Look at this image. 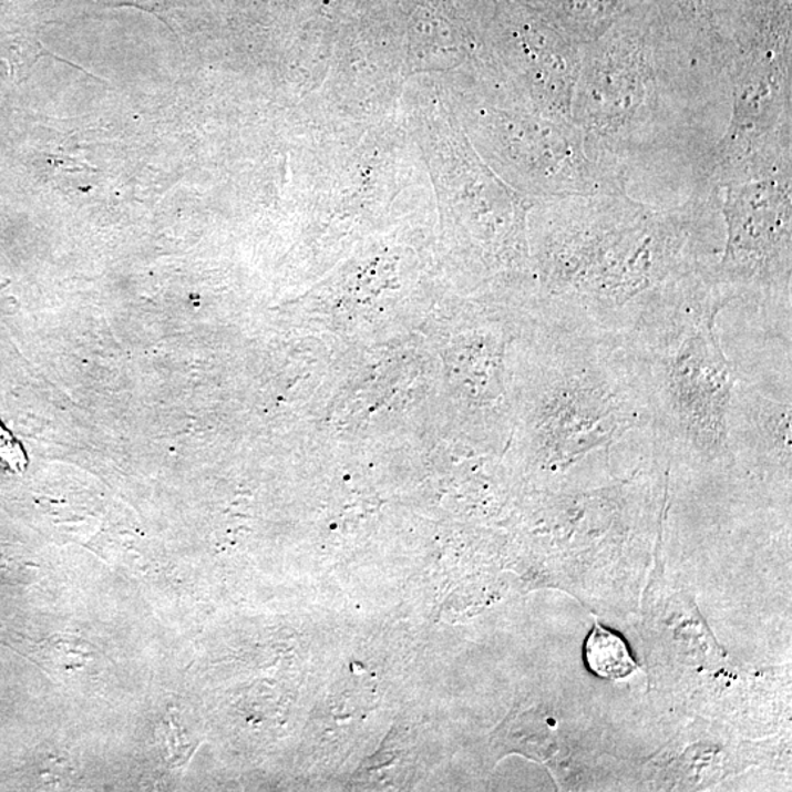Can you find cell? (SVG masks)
Wrapping results in <instances>:
<instances>
[{
	"instance_id": "cell-4",
	"label": "cell",
	"mask_w": 792,
	"mask_h": 792,
	"mask_svg": "<svg viewBox=\"0 0 792 792\" xmlns=\"http://www.w3.org/2000/svg\"><path fill=\"white\" fill-rule=\"evenodd\" d=\"M699 74L685 53L658 47L646 31H615L584 49L573 122L630 172L634 158L664 147L671 88Z\"/></svg>"
},
{
	"instance_id": "cell-2",
	"label": "cell",
	"mask_w": 792,
	"mask_h": 792,
	"mask_svg": "<svg viewBox=\"0 0 792 792\" xmlns=\"http://www.w3.org/2000/svg\"><path fill=\"white\" fill-rule=\"evenodd\" d=\"M526 434L543 467L555 472L650 430L645 388L626 348L613 338L542 317Z\"/></svg>"
},
{
	"instance_id": "cell-7",
	"label": "cell",
	"mask_w": 792,
	"mask_h": 792,
	"mask_svg": "<svg viewBox=\"0 0 792 792\" xmlns=\"http://www.w3.org/2000/svg\"><path fill=\"white\" fill-rule=\"evenodd\" d=\"M584 656L588 669L606 680H621L638 669L627 642L617 632L606 630L599 623L595 624L586 640Z\"/></svg>"
},
{
	"instance_id": "cell-5",
	"label": "cell",
	"mask_w": 792,
	"mask_h": 792,
	"mask_svg": "<svg viewBox=\"0 0 792 792\" xmlns=\"http://www.w3.org/2000/svg\"><path fill=\"white\" fill-rule=\"evenodd\" d=\"M732 112L726 133L704 158L699 185L713 187L792 171L790 22L760 27L728 44Z\"/></svg>"
},
{
	"instance_id": "cell-8",
	"label": "cell",
	"mask_w": 792,
	"mask_h": 792,
	"mask_svg": "<svg viewBox=\"0 0 792 792\" xmlns=\"http://www.w3.org/2000/svg\"><path fill=\"white\" fill-rule=\"evenodd\" d=\"M0 465L13 473L24 472L27 467V456L20 443L2 425H0Z\"/></svg>"
},
{
	"instance_id": "cell-3",
	"label": "cell",
	"mask_w": 792,
	"mask_h": 792,
	"mask_svg": "<svg viewBox=\"0 0 792 792\" xmlns=\"http://www.w3.org/2000/svg\"><path fill=\"white\" fill-rule=\"evenodd\" d=\"M730 301L714 285L659 328L624 343L645 388L650 430L703 461L730 460V411L740 376L717 319Z\"/></svg>"
},
{
	"instance_id": "cell-1",
	"label": "cell",
	"mask_w": 792,
	"mask_h": 792,
	"mask_svg": "<svg viewBox=\"0 0 792 792\" xmlns=\"http://www.w3.org/2000/svg\"><path fill=\"white\" fill-rule=\"evenodd\" d=\"M712 188L671 209L628 192L551 198L537 241L542 315L626 343L713 282L721 246Z\"/></svg>"
},
{
	"instance_id": "cell-6",
	"label": "cell",
	"mask_w": 792,
	"mask_h": 792,
	"mask_svg": "<svg viewBox=\"0 0 792 792\" xmlns=\"http://www.w3.org/2000/svg\"><path fill=\"white\" fill-rule=\"evenodd\" d=\"M709 188L727 233L714 282L730 305L753 307L791 342L792 171Z\"/></svg>"
}]
</instances>
